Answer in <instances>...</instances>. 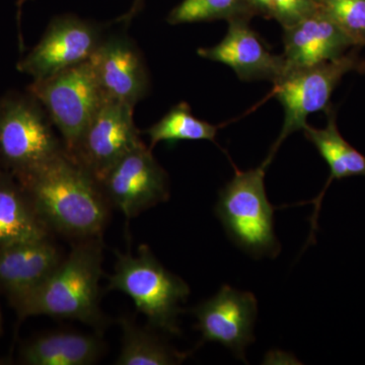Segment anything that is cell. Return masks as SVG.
Masks as SVG:
<instances>
[{"mask_svg": "<svg viewBox=\"0 0 365 365\" xmlns=\"http://www.w3.org/2000/svg\"><path fill=\"white\" fill-rule=\"evenodd\" d=\"M18 181L50 230L79 240L103 235L111 204L100 182L66 150Z\"/></svg>", "mask_w": 365, "mask_h": 365, "instance_id": "cell-1", "label": "cell"}, {"mask_svg": "<svg viewBox=\"0 0 365 365\" xmlns=\"http://www.w3.org/2000/svg\"><path fill=\"white\" fill-rule=\"evenodd\" d=\"M103 249V235L79 240L39 287L14 304L19 316L76 319L102 332L108 324L100 309Z\"/></svg>", "mask_w": 365, "mask_h": 365, "instance_id": "cell-2", "label": "cell"}, {"mask_svg": "<svg viewBox=\"0 0 365 365\" xmlns=\"http://www.w3.org/2000/svg\"><path fill=\"white\" fill-rule=\"evenodd\" d=\"M116 256L108 289L131 297L153 328L180 335L178 317L182 312L181 304L190 295L189 285L163 267L148 245L139 246L136 255L116 252Z\"/></svg>", "mask_w": 365, "mask_h": 365, "instance_id": "cell-3", "label": "cell"}, {"mask_svg": "<svg viewBox=\"0 0 365 365\" xmlns=\"http://www.w3.org/2000/svg\"><path fill=\"white\" fill-rule=\"evenodd\" d=\"M264 160L256 169H235L234 178L220 191L215 213L230 239L252 257H277L281 246L274 232V210L266 194Z\"/></svg>", "mask_w": 365, "mask_h": 365, "instance_id": "cell-4", "label": "cell"}, {"mask_svg": "<svg viewBox=\"0 0 365 365\" xmlns=\"http://www.w3.org/2000/svg\"><path fill=\"white\" fill-rule=\"evenodd\" d=\"M51 120L33 95L0 100V163L16 179L32 174L66 150Z\"/></svg>", "mask_w": 365, "mask_h": 365, "instance_id": "cell-5", "label": "cell"}, {"mask_svg": "<svg viewBox=\"0 0 365 365\" xmlns=\"http://www.w3.org/2000/svg\"><path fill=\"white\" fill-rule=\"evenodd\" d=\"M29 93L47 112L68 153L106 98L90 60L51 78L34 81Z\"/></svg>", "mask_w": 365, "mask_h": 365, "instance_id": "cell-6", "label": "cell"}, {"mask_svg": "<svg viewBox=\"0 0 365 365\" xmlns=\"http://www.w3.org/2000/svg\"><path fill=\"white\" fill-rule=\"evenodd\" d=\"M360 68L365 67L356 53H345L339 58L289 72L274 83L276 98L284 111V121L266 160L272 162L281 143L290 134L304 130L309 115L327 110L331 96L343 76Z\"/></svg>", "mask_w": 365, "mask_h": 365, "instance_id": "cell-7", "label": "cell"}, {"mask_svg": "<svg viewBox=\"0 0 365 365\" xmlns=\"http://www.w3.org/2000/svg\"><path fill=\"white\" fill-rule=\"evenodd\" d=\"M133 106L105 98L69 155L98 182L115 163L143 144Z\"/></svg>", "mask_w": 365, "mask_h": 365, "instance_id": "cell-8", "label": "cell"}, {"mask_svg": "<svg viewBox=\"0 0 365 365\" xmlns=\"http://www.w3.org/2000/svg\"><path fill=\"white\" fill-rule=\"evenodd\" d=\"M100 184L127 220L170 198L169 176L144 143L115 163Z\"/></svg>", "mask_w": 365, "mask_h": 365, "instance_id": "cell-9", "label": "cell"}, {"mask_svg": "<svg viewBox=\"0 0 365 365\" xmlns=\"http://www.w3.org/2000/svg\"><path fill=\"white\" fill-rule=\"evenodd\" d=\"M104 39L102 29L74 16L53 19L42 39L21 60L18 69L34 81L51 78L88 61Z\"/></svg>", "mask_w": 365, "mask_h": 365, "instance_id": "cell-10", "label": "cell"}, {"mask_svg": "<svg viewBox=\"0 0 365 365\" xmlns=\"http://www.w3.org/2000/svg\"><path fill=\"white\" fill-rule=\"evenodd\" d=\"M202 342H217L246 362V348L255 341L258 302L251 292L223 285L220 292L192 309Z\"/></svg>", "mask_w": 365, "mask_h": 365, "instance_id": "cell-11", "label": "cell"}, {"mask_svg": "<svg viewBox=\"0 0 365 365\" xmlns=\"http://www.w3.org/2000/svg\"><path fill=\"white\" fill-rule=\"evenodd\" d=\"M106 98L135 107L150 91L143 55L127 36L104 37L90 59Z\"/></svg>", "mask_w": 365, "mask_h": 365, "instance_id": "cell-12", "label": "cell"}, {"mask_svg": "<svg viewBox=\"0 0 365 365\" xmlns=\"http://www.w3.org/2000/svg\"><path fill=\"white\" fill-rule=\"evenodd\" d=\"M249 21V18L228 21L225 38L213 47L199 48L197 53L204 59L230 67L242 81L276 83L284 72V59L268 49Z\"/></svg>", "mask_w": 365, "mask_h": 365, "instance_id": "cell-13", "label": "cell"}, {"mask_svg": "<svg viewBox=\"0 0 365 365\" xmlns=\"http://www.w3.org/2000/svg\"><path fill=\"white\" fill-rule=\"evenodd\" d=\"M283 30V76L339 58L349 48L354 47L321 6L311 16Z\"/></svg>", "mask_w": 365, "mask_h": 365, "instance_id": "cell-14", "label": "cell"}, {"mask_svg": "<svg viewBox=\"0 0 365 365\" xmlns=\"http://www.w3.org/2000/svg\"><path fill=\"white\" fill-rule=\"evenodd\" d=\"M50 237L0 248V290L16 304L53 273L62 260Z\"/></svg>", "mask_w": 365, "mask_h": 365, "instance_id": "cell-15", "label": "cell"}, {"mask_svg": "<svg viewBox=\"0 0 365 365\" xmlns=\"http://www.w3.org/2000/svg\"><path fill=\"white\" fill-rule=\"evenodd\" d=\"M328 121L325 128L319 129L307 125L304 133L307 140L316 146L319 155L328 163L330 169V177L327 181L323 191L309 203L314 204L313 216L311 218L312 232L309 242L313 241L316 232L317 222L322 200L325 195L327 189L334 180H342L345 178L365 176V155L359 153L356 148L341 135L336 122V114L332 109H327Z\"/></svg>", "mask_w": 365, "mask_h": 365, "instance_id": "cell-16", "label": "cell"}, {"mask_svg": "<svg viewBox=\"0 0 365 365\" xmlns=\"http://www.w3.org/2000/svg\"><path fill=\"white\" fill-rule=\"evenodd\" d=\"M105 352L98 334L57 331L40 336L21 351L24 364L30 365H91Z\"/></svg>", "mask_w": 365, "mask_h": 365, "instance_id": "cell-17", "label": "cell"}, {"mask_svg": "<svg viewBox=\"0 0 365 365\" xmlns=\"http://www.w3.org/2000/svg\"><path fill=\"white\" fill-rule=\"evenodd\" d=\"M49 232L21 182L0 173V248L47 239Z\"/></svg>", "mask_w": 365, "mask_h": 365, "instance_id": "cell-18", "label": "cell"}, {"mask_svg": "<svg viewBox=\"0 0 365 365\" xmlns=\"http://www.w3.org/2000/svg\"><path fill=\"white\" fill-rule=\"evenodd\" d=\"M122 330L121 350L117 365H174L188 359L189 353L180 352L160 336L140 328L132 319L119 321Z\"/></svg>", "mask_w": 365, "mask_h": 365, "instance_id": "cell-19", "label": "cell"}, {"mask_svg": "<svg viewBox=\"0 0 365 365\" xmlns=\"http://www.w3.org/2000/svg\"><path fill=\"white\" fill-rule=\"evenodd\" d=\"M220 130L218 125H213L194 116L187 103H180L170 110L146 130L150 137V150L158 143L174 144L179 141L209 140L215 143Z\"/></svg>", "mask_w": 365, "mask_h": 365, "instance_id": "cell-20", "label": "cell"}, {"mask_svg": "<svg viewBox=\"0 0 365 365\" xmlns=\"http://www.w3.org/2000/svg\"><path fill=\"white\" fill-rule=\"evenodd\" d=\"M255 11L246 0H182L168 16L170 25L249 18Z\"/></svg>", "mask_w": 365, "mask_h": 365, "instance_id": "cell-21", "label": "cell"}, {"mask_svg": "<svg viewBox=\"0 0 365 365\" xmlns=\"http://www.w3.org/2000/svg\"><path fill=\"white\" fill-rule=\"evenodd\" d=\"M319 6L354 47L365 46V0H325Z\"/></svg>", "mask_w": 365, "mask_h": 365, "instance_id": "cell-22", "label": "cell"}, {"mask_svg": "<svg viewBox=\"0 0 365 365\" xmlns=\"http://www.w3.org/2000/svg\"><path fill=\"white\" fill-rule=\"evenodd\" d=\"M319 4L314 0H273L272 18L283 28L304 20L318 11Z\"/></svg>", "mask_w": 365, "mask_h": 365, "instance_id": "cell-23", "label": "cell"}, {"mask_svg": "<svg viewBox=\"0 0 365 365\" xmlns=\"http://www.w3.org/2000/svg\"><path fill=\"white\" fill-rule=\"evenodd\" d=\"M255 14H261L272 18L273 0H246Z\"/></svg>", "mask_w": 365, "mask_h": 365, "instance_id": "cell-24", "label": "cell"}, {"mask_svg": "<svg viewBox=\"0 0 365 365\" xmlns=\"http://www.w3.org/2000/svg\"><path fill=\"white\" fill-rule=\"evenodd\" d=\"M143 0H134L133 6H132L130 11H128L126 14H124L121 19H119L118 21H124V23L129 24L132 20H133L134 16L138 14V11H140L141 6H143Z\"/></svg>", "mask_w": 365, "mask_h": 365, "instance_id": "cell-25", "label": "cell"}, {"mask_svg": "<svg viewBox=\"0 0 365 365\" xmlns=\"http://www.w3.org/2000/svg\"><path fill=\"white\" fill-rule=\"evenodd\" d=\"M26 0H19L18 7H19V14H18V20L20 21L21 18V6H23L24 2H25Z\"/></svg>", "mask_w": 365, "mask_h": 365, "instance_id": "cell-26", "label": "cell"}, {"mask_svg": "<svg viewBox=\"0 0 365 365\" xmlns=\"http://www.w3.org/2000/svg\"><path fill=\"white\" fill-rule=\"evenodd\" d=\"M314 1H316L317 4H323V2L325 1V0H314Z\"/></svg>", "mask_w": 365, "mask_h": 365, "instance_id": "cell-27", "label": "cell"}, {"mask_svg": "<svg viewBox=\"0 0 365 365\" xmlns=\"http://www.w3.org/2000/svg\"><path fill=\"white\" fill-rule=\"evenodd\" d=\"M0 323H1V319H0Z\"/></svg>", "mask_w": 365, "mask_h": 365, "instance_id": "cell-28", "label": "cell"}]
</instances>
